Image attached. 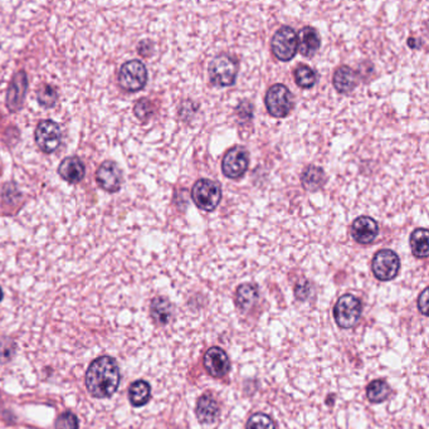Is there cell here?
<instances>
[{"label":"cell","instance_id":"obj_20","mask_svg":"<svg viewBox=\"0 0 429 429\" xmlns=\"http://www.w3.org/2000/svg\"><path fill=\"white\" fill-rule=\"evenodd\" d=\"M410 248L415 257L427 258L429 255V233L426 228H418L410 234Z\"/></svg>","mask_w":429,"mask_h":429},{"label":"cell","instance_id":"obj_24","mask_svg":"<svg viewBox=\"0 0 429 429\" xmlns=\"http://www.w3.org/2000/svg\"><path fill=\"white\" fill-rule=\"evenodd\" d=\"M317 80L316 72L307 65H300L295 70V81L301 88H311Z\"/></svg>","mask_w":429,"mask_h":429},{"label":"cell","instance_id":"obj_10","mask_svg":"<svg viewBox=\"0 0 429 429\" xmlns=\"http://www.w3.org/2000/svg\"><path fill=\"white\" fill-rule=\"evenodd\" d=\"M249 167V154L242 146H236L224 155L222 161L223 174L229 179H238L247 171Z\"/></svg>","mask_w":429,"mask_h":429},{"label":"cell","instance_id":"obj_11","mask_svg":"<svg viewBox=\"0 0 429 429\" xmlns=\"http://www.w3.org/2000/svg\"><path fill=\"white\" fill-rule=\"evenodd\" d=\"M96 180L105 191L116 193L123 185V171L115 161H105L96 173Z\"/></svg>","mask_w":429,"mask_h":429},{"label":"cell","instance_id":"obj_13","mask_svg":"<svg viewBox=\"0 0 429 429\" xmlns=\"http://www.w3.org/2000/svg\"><path fill=\"white\" fill-rule=\"evenodd\" d=\"M379 226L371 217H359L353 222L351 236L360 244H369L378 237Z\"/></svg>","mask_w":429,"mask_h":429},{"label":"cell","instance_id":"obj_16","mask_svg":"<svg viewBox=\"0 0 429 429\" xmlns=\"http://www.w3.org/2000/svg\"><path fill=\"white\" fill-rule=\"evenodd\" d=\"M59 173L66 182L77 184L85 178L86 167L80 158L70 156L61 163Z\"/></svg>","mask_w":429,"mask_h":429},{"label":"cell","instance_id":"obj_9","mask_svg":"<svg viewBox=\"0 0 429 429\" xmlns=\"http://www.w3.org/2000/svg\"><path fill=\"white\" fill-rule=\"evenodd\" d=\"M62 141V130L57 123L44 120L36 126V143L38 147L45 154L56 151Z\"/></svg>","mask_w":429,"mask_h":429},{"label":"cell","instance_id":"obj_31","mask_svg":"<svg viewBox=\"0 0 429 429\" xmlns=\"http://www.w3.org/2000/svg\"><path fill=\"white\" fill-rule=\"evenodd\" d=\"M418 307L423 315H428V289H424L418 300Z\"/></svg>","mask_w":429,"mask_h":429},{"label":"cell","instance_id":"obj_7","mask_svg":"<svg viewBox=\"0 0 429 429\" xmlns=\"http://www.w3.org/2000/svg\"><path fill=\"white\" fill-rule=\"evenodd\" d=\"M335 320L342 328L355 326L362 316V302L353 295H344L339 298L334 308Z\"/></svg>","mask_w":429,"mask_h":429},{"label":"cell","instance_id":"obj_26","mask_svg":"<svg viewBox=\"0 0 429 429\" xmlns=\"http://www.w3.org/2000/svg\"><path fill=\"white\" fill-rule=\"evenodd\" d=\"M36 97H38L39 105H42L43 107L50 109V107H53V106L57 103L59 94H57L56 88L52 87L50 85H45V86H43V87L38 91Z\"/></svg>","mask_w":429,"mask_h":429},{"label":"cell","instance_id":"obj_17","mask_svg":"<svg viewBox=\"0 0 429 429\" xmlns=\"http://www.w3.org/2000/svg\"><path fill=\"white\" fill-rule=\"evenodd\" d=\"M333 83H334L335 90L337 92H340V94H350L357 87V73L351 67H339L335 71Z\"/></svg>","mask_w":429,"mask_h":429},{"label":"cell","instance_id":"obj_25","mask_svg":"<svg viewBox=\"0 0 429 429\" xmlns=\"http://www.w3.org/2000/svg\"><path fill=\"white\" fill-rule=\"evenodd\" d=\"M389 386L384 380H374L368 386L366 395L373 403H381L389 397Z\"/></svg>","mask_w":429,"mask_h":429},{"label":"cell","instance_id":"obj_23","mask_svg":"<svg viewBox=\"0 0 429 429\" xmlns=\"http://www.w3.org/2000/svg\"><path fill=\"white\" fill-rule=\"evenodd\" d=\"M151 388L145 380L135 381L129 390V398L134 407H143L150 399Z\"/></svg>","mask_w":429,"mask_h":429},{"label":"cell","instance_id":"obj_18","mask_svg":"<svg viewBox=\"0 0 429 429\" xmlns=\"http://www.w3.org/2000/svg\"><path fill=\"white\" fill-rule=\"evenodd\" d=\"M301 182L304 189L315 193L322 189V187L326 184V174L322 167L308 165L301 174Z\"/></svg>","mask_w":429,"mask_h":429},{"label":"cell","instance_id":"obj_28","mask_svg":"<svg viewBox=\"0 0 429 429\" xmlns=\"http://www.w3.org/2000/svg\"><path fill=\"white\" fill-rule=\"evenodd\" d=\"M134 111H135V115H136L140 120L146 121V120H149L150 116L154 114L153 103L149 101V100H146V98H143V100L136 102V105H135V107H134Z\"/></svg>","mask_w":429,"mask_h":429},{"label":"cell","instance_id":"obj_32","mask_svg":"<svg viewBox=\"0 0 429 429\" xmlns=\"http://www.w3.org/2000/svg\"><path fill=\"white\" fill-rule=\"evenodd\" d=\"M1 298H3V291H1V287H0V301H1Z\"/></svg>","mask_w":429,"mask_h":429},{"label":"cell","instance_id":"obj_1","mask_svg":"<svg viewBox=\"0 0 429 429\" xmlns=\"http://www.w3.org/2000/svg\"><path fill=\"white\" fill-rule=\"evenodd\" d=\"M120 386V368L111 357H97L86 373V386L95 398H109Z\"/></svg>","mask_w":429,"mask_h":429},{"label":"cell","instance_id":"obj_29","mask_svg":"<svg viewBox=\"0 0 429 429\" xmlns=\"http://www.w3.org/2000/svg\"><path fill=\"white\" fill-rule=\"evenodd\" d=\"M56 429H79V419L70 412L63 413L56 421Z\"/></svg>","mask_w":429,"mask_h":429},{"label":"cell","instance_id":"obj_21","mask_svg":"<svg viewBox=\"0 0 429 429\" xmlns=\"http://www.w3.org/2000/svg\"><path fill=\"white\" fill-rule=\"evenodd\" d=\"M151 316L159 325H165L173 316V305L165 297L154 298L151 302Z\"/></svg>","mask_w":429,"mask_h":429},{"label":"cell","instance_id":"obj_6","mask_svg":"<svg viewBox=\"0 0 429 429\" xmlns=\"http://www.w3.org/2000/svg\"><path fill=\"white\" fill-rule=\"evenodd\" d=\"M271 48L278 61H291L297 53V33L291 27H281L272 38Z\"/></svg>","mask_w":429,"mask_h":429},{"label":"cell","instance_id":"obj_19","mask_svg":"<svg viewBox=\"0 0 429 429\" xmlns=\"http://www.w3.org/2000/svg\"><path fill=\"white\" fill-rule=\"evenodd\" d=\"M218 415V403L209 394L202 395L197 403L198 419L202 423H213Z\"/></svg>","mask_w":429,"mask_h":429},{"label":"cell","instance_id":"obj_8","mask_svg":"<svg viewBox=\"0 0 429 429\" xmlns=\"http://www.w3.org/2000/svg\"><path fill=\"white\" fill-rule=\"evenodd\" d=\"M371 269L374 272V276L380 281H390L395 278L399 272V257L390 249H381L374 255Z\"/></svg>","mask_w":429,"mask_h":429},{"label":"cell","instance_id":"obj_4","mask_svg":"<svg viewBox=\"0 0 429 429\" xmlns=\"http://www.w3.org/2000/svg\"><path fill=\"white\" fill-rule=\"evenodd\" d=\"M264 102L271 116L284 118L293 107V95L284 85L276 83L269 88Z\"/></svg>","mask_w":429,"mask_h":429},{"label":"cell","instance_id":"obj_15","mask_svg":"<svg viewBox=\"0 0 429 429\" xmlns=\"http://www.w3.org/2000/svg\"><path fill=\"white\" fill-rule=\"evenodd\" d=\"M320 34L313 27H304L298 32L297 51L305 57H313L320 48Z\"/></svg>","mask_w":429,"mask_h":429},{"label":"cell","instance_id":"obj_30","mask_svg":"<svg viewBox=\"0 0 429 429\" xmlns=\"http://www.w3.org/2000/svg\"><path fill=\"white\" fill-rule=\"evenodd\" d=\"M253 114V106L252 103L249 102H242L240 103V106H237V115L240 117H244V118H251Z\"/></svg>","mask_w":429,"mask_h":429},{"label":"cell","instance_id":"obj_12","mask_svg":"<svg viewBox=\"0 0 429 429\" xmlns=\"http://www.w3.org/2000/svg\"><path fill=\"white\" fill-rule=\"evenodd\" d=\"M27 88H28L27 73L24 71L15 73L7 92V107L10 112H18L22 109Z\"/></svg>","mask_w":429,"mask_h":429},{"label":"cell","instance_id":"obj_5","mask_svg":"<svg viewBox=\"0 0 429 429\" xmlns=\"http://www.w3.org/2000/svg\"><path fill=\"white\" fill-rule=\"evenodd\" d=\"M118 83L127 92H138L143 90L147 83L145 65L138 59H132L124 63L118 73Z\"/></svg>","mask_w":429,"mask_h":429},{"label":"cell","instance_id":"obj_3","mask_svg":"<svg viewBox=\"0 0 429 429\" xmlns=\"http://www.w3.org/2000/svg\"><path fill=\"white\" fill-rule=\"evenodd\" d=\"M222 188L218 182L209 179H199L191 189V198L199 209L213 211L222 200Z\"/></svg>","mask_w":429,"mask_h":429},{"label":"cell","instance_id":"obj_14","mask_svg":"<svg viewBox=\"0 0 429 429\" xmlns=\"http://www.w3.org/2000/svg\"><path fill=\"white\" fill-rule=\"evenodd\" d=\"M204 366L213 378L224 377L229 369V360L226 351L220 348H211L204 357Z\"/></svg>","mask_w":429,"mask_h":429},{"label":"cell","instance_id":"obj_22","mask_svg":"<svg viewBox=\"0 0 429 429\" xmlns=\"http://www.w3.org/2000/svg\"><path fill=\"white\" fill-rule=\"evenodd\" d=\"M258 300V290L255 284H243L237 289L236 301L243 311H247Z\"/></svg>","mask_w":429,"mask_h":429},{"label":"cell","instance_id":"obj_27","mask_svg":"<svg viewBox=\"0 0 429 429\" xmlns=\"http://www.w3.org/2000/svg\"><path fill=\"white\" fill-rule=\"evenodd\" d=\"M247 429H276L275 423L269 415L258 413L252 415L247 423Z\"/></svg>","mask_w":429,"mask_h":429},{"label":"cell","instance_id":"obj_2","mask_svg":"<svg viewBox=\"0 0 429 429\" xmlns=\"http://www.w3.org/2000/svg\"><path fill=\"white\" fill-rule=\"evenodd\" d=\"M238 74V62L229 54H219L208 67V76L211 85L228 87L234 85Z\"/></svg>","mask_w":429,"mask_h":429}]
</instances>
